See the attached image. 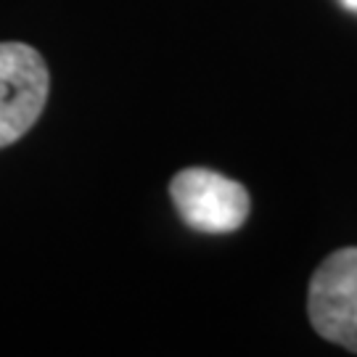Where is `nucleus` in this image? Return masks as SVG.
<instances>
[{
	"mask_svg": "<svg viewBox=\"0 0 357 357\" xmlns=\"http://www.w3.org/2000/svg\"><path fill=\"white\" fill-rule=\"evenodd\" d=\"M169 193L183 222L202 233H230L241 228L249 215V193L241 183L212 169H183L172 180Z\"/></svg>",
	"mask_w": 357,
	"mask_h": 357,
	"instance_id": "2",
	"label": "nucleus"
},
{
	"mask_svg": "<svg viewBox=\"0 0 357 357\" xmlns=\"http://www.w3.org/2000/svg\"><path fill=\"white\" fill-rule=\"evenodd\" d=\"M307 310L323 339L357 352V249H342L320 265Z\"/></svg>",
	"mask_w": 357,
	"mask_h": 357,
	"instance_id": "3",
	"label": "nucleus"
},
{
	"mask_svg": "<svg viewBox=\"0 0 357 357\" xmlns=\"http://www.w3.org/2000/svg\"><path fill=\"white\" fill-rule=\"evenodd\" d=\"M347 8H352V11H357V0H342Z\"/></svg>",
	"mask_w": 357,
	"mask_h": 357,
	"instance_id": "4",
	"label": "nucleus"
},
{
	"mask_svg": "<svg viewBox=\"0 0 357 357\" xmlns=\"http://www.w3.org/2000/svg\"><path fill=\"white\" fill-rule=\"evenodd\" d=\"M48 85V66L35 48L0 43V149L16 143L38 122Z\"/></svg>",
	"mask_w": 357,
	"mask_h": 357,
	"instance_id": "1",
	"label": "nucleus"
}]
</instances>
